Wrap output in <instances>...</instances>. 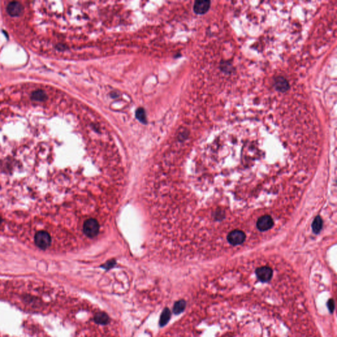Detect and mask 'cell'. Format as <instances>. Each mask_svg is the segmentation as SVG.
<instances>
[{"mask_svg":"<svg viewBox=\"0 0 337 337\" xmlns=\"http://www.w3.org/2000/svg\"><path fill=\"white\" fill-rule=\"evenodd\" d=\"M34 242L39 248L46 250L52 244V237L46 230H39L35 234Z\"/></svg>","mask_w":337,"mask_h":337,"instance_id":"obj_1","label":"cell"},{"mask_svg":"<svg viewBox=\"0 0 337 337\" xmlns=\"http://www.w3.org/2000/svg\"><path fill=\"white\" fill-rule=\"evenodd\" d=\"M210 6L211 2L208 0L196 1L193 6V10L194 13L198 15H204L210 9Z\"/></svg>","mask_w":337,"mask_h":337,"instance_id":"obj_2","label":"cell"},{"mask_svg":"<svg viewBox=\"0 0 337 337\" xmlns=\"http://www.w3.org/2000/svg\"><path fill=\"white\" fill-rule=\"evenodd\" d=\"M274 86L276 90L281 92H285L289 89V84L283 77H278L275 78Z\"/></svg>","mask_w":337,"mask_h":337,"instance_id":"obj_3","label":"cell"},{"mask_svg":"<svg viewBox=\"0 0 337 337\" xmlns=\"http://www.w3.org/2000/svg\"><path fill=\"white\" fill-rule=\"evenodd\" d=\"M135 117L142 124H147L148 122V120H147V116L146 113V110L142 107H138L135 112Z\"/></svg>","mask_w":337,"mask_h":337,"instance_id":"obj_4","label":"cell"},{"mask_svg":"<svg viewBox=\"0 0 337 337\" xmlns=\"http://www.w3.org/2000/svg\"><path fill=\"white\" fill-rule=\"evenodd\" d=\"M95 321L100 325H106L109 321L108 315L104 312H99L94 317Z\"/></svg>","mask_w":337,"mask_h":337,"instance_id":"obj_5","label":"cell"},{"mask_svg":"<svg viewBox=\"0 0 337 337\" xmlns=\"http://www.w3.org/2000/svg\"><path fill=\"white\" fill-rule=\"evenodd\" d=\"M170 317H171V311L169 309L165 308L161 315L160 320H159V325H160V326L163 327L164 325H166L169 321Z\"/></svg>","mask_w":337,"mask_h":337,"instance_id":"obj_6","label":"cell"},{"mask_svg":"<svg viewBox=\"0 0 337 337\" xmlns=\"http://www.w3.org/2000/svg\"><path fill=\"white\" fill-rule=\"evenodd\" d=\"M186 307V302L185 300H179L176 302L173 307V312L175 314H179L185 310Z\"/></svg>","mask_w":337,"mask_h":337,"instance_id":"obj_7","label":"cell"},{"mask_svg":"<svg viewBox=\"0 0 337 337\" xmlns=\"http://www.w3.org/2000/svg\"><path fill=\"white\" fill-rule=\"evenodd\" d=\"M334 305H334V302H333V300H330V301H329V307L330 308V311H333V310L334 307H335Z\"/></svg>","mask_w":337,"mask_h":337,"instance_id":"obj_8","label":"cell"},{"mask_svg":"<svg viewBox=\"0 0 337 337\" xmlns=\"http://www.w3.org/2000/svg\"><path fill=\"white\" fill-rule=\"evenodd\" d=\"M2 218H1V217H0V224H1V223H2Z\"/></svg>","mask_w":337,"mask_h":337,"instance_id":"obj_9","label":"cell"}]
</instances>
